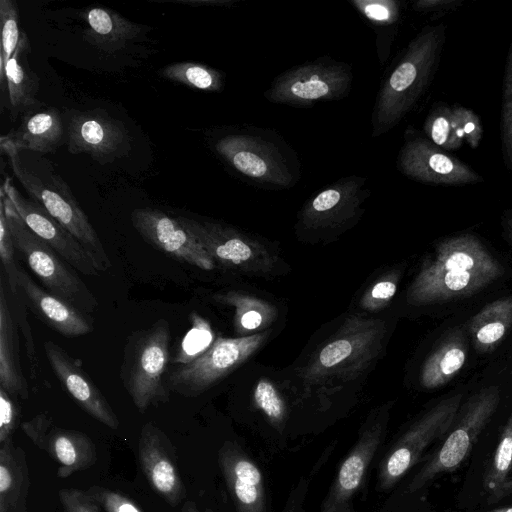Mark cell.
<instances>
[{
    "instance_id": "5b68a950",
    "label": "cell",
    "mask_w": 512,
    "mask_h": 512,
    "mask_svg": "<svg viewBox=\"0 0 512 512\" xmlns=\"http://www.w3.org/2000/svg\"><path fill=\"white\" fill-rule=\"evenodd\" d=\"M216 152L238 173L261 186L283 189L300 179V162L276 133L258 127L237 129L218 138Z\"/></svg>"
},
{
    "instance_id": "d590c367",
    "label": "cell",
    "mask_w": 512,
    "mask_h": 512,
    "mask_svg": "<svg viewBox=\"0 0 512 512\" xmlns=\"http://www.w3.org/2000/svg\"><path fill=\"white\" fill-rule=\"evenodd\" d=\"M160 73L168 80L199 90L215 92L220 91L223 87V75L220 71L201 63H172L165 66Z\"/></svg>"
},
{
    "instance_id": "4dcf8cb0",
    "label": "cell",
    "mask_w": 512,
    "mask_h": 512,
    "mask_svg": "<svg viewBox=\"0 0 512 512\" xmlns=\"http://www.w3.org/2000/svg\"><path fill=\"white\" fill-rule=\"evenodd\" d=\"M512 326V297L485 305L471 320L469 331L477 351L494 349Z\"/></svg>"
},
{
    "instance_id": "4316f807",
    "label": "cell",
    "mask_w": 512,
    "mask_h": 512,
    "mask_svg": "<svg viewBox=\"0 0 512 512\" xmlns=\"http://www.w3.org/2000/svg\"><path fill=\"white\" fill-rule=\"evenodd\" d=\"M29 486L25 452L9 438L0 444V512H27Z\"/></svg>"
},
{
    "instance_id": "cb8c5ba5",
    "label": "cell",
    "mask_w": 512,
    "mask_h": 512,
    "mask_svg": "<svg viewBox=\"0 0 512 512\" xmlns=\"http://www.w3.org/2000/svg\"><path fill=\"white\" fill-rule=\"evenodd\" d=\"M18 322L12 314L4 277L0 280V388L12 398L27 399L28 383L20 362Z\"/></svg>"
},
{
    "instance_id": "ffe728a7",
    "label": "cell",
    "mask_w": 512,
    "mask_h": 512,
    "mask_svg": "<svg viewBox=\"0 0 512 512\" xmlns=\"http://www.w3.org/2000/svg\"><path fill=\"white\" fill-rule=\"evenodd\" d=\"M43 349L55 376L76 404L94 419L117 429L119 420L114 410L79 361L51 340L43 343Z\"/></svg>"
},
{
    "instance_id": "c3c4849f",
    "label": "cell",
    "mask_w": 512,
    "mask_h": 512,
    "mask_svg": "<svg viewBox=\"0 0 512 512\" xmlns=\"http://www.w3.org/2000/svg\"><path fill=\"white\" fill-rule=\"evenodd\" d=\"M174 2L175 3L176 2L177 3H183V4L185 3V4H190V5H192V4H194V5H225V4H229L230 3V1H225V0L224 1H217V0L216 1L215 0L214 1H211V0H208V1H202V0L201 1L182 0V1H180V0H177V1H174Z\"/></svg>"
},
{
    "instance_id": "f6af8a7d",
    "label": "cell",
    "mask_w": 512,
    "mask_h": 512,
    "mask_svg": "<svg viewBox=\"0 0 512 512\" xmlns=\"http://www.w3.org/2000/svg\"><path fill=\"white\" fill-rule=\"evenodd\" d=\"M19 423V409L13 398L0 388V444L12 438Z\"/></svg>"
},
{
    "instance_id": "b9f144b4",
    "label": "cell",
    "mask_w": 512,
    "mask_h": 512,
    "mask_svg": "<svg viewBox=\"0 0 512 512\" xmlns=\"http://www.w3.org/2000/svg\"><path fill=\"white\" fill-rule=\"evenodd\" d=\"M451 123L455 135L471 148L479 146L483 135L480 118L469 108L461 105L451 106Z\"/></svg>"
},
{
    "instance_id": "8d00e7d4",
    "label": "cell",
    "mask_w": 512,
    "mask_h": 512,
    "mask_svg": "<svg viewBox=\"0 0 512 512\" xmlns=\"http://www.w3.org/2000/svg\"><path fill=\"white\" fill-rule=\"evenodd\" d=\"M1 52H0V88L7 89L6 68L18 45L19 13L17 3L13 0H0Z\"/></svg>"
},
{
    "instance_id": "8992f818",
    "label": "cell",
    "mask_w": 512,
    "mask_h": 512,
    "mask_svg": "<svg viewBox=\"0 0 512 512\" xmlns=\"http://www.w3.org/2000/svg\"><path fill=\"white\" fill-rule=\"evenodd\" d=\"M0 199L14 246L42 287L86 314L94 312L97 299L75 269L27 227L2 189Z\"/></svg>"
},
{
    "instance_id": "d4e9b609",
    "label": "cell",
    "mask_w": 512,
    "mask_h": 512,
    "mask_svg": "<svg viewBox=\"0 0 512 512\" xmlns=\"http://www.w3.org/2000/svg\"><path fill=\"white\" fill-rule=\"evenodd\" d=\"M85 27L83 35L88 43L106 53H114L140 36L144 27L131 22L117 12L93 7L81 13Z\"/></svg>"
},
{
    "instance_id": "ee69618b",
    "label": "cell",
    "mask_w": 512,
    "mask_h": 512,
    "mask_svg": "<svg viewBox=\"0 0 512 512\" xmlns=\"http://www.w3.org/2000/svg\"><path fill=\"white\" fill-rule=\"evenodd\" d=\"M59 499L64 512H100L97 502L84 490L63 488Z\"/></svg>"
},
{
    "instance_id": "816d5d0a",
    "label": "cell",
    "mask_w": 512,
    "mask_h": 512,
    "mask_svg": "<svg viewBox=\"0 0 512 512\" xmlns=\"http://www.w3.org/2000/svg\"><path fill=\"white\" fill-rule=\"evenodd\" d=\"M486 512H512V507H504V508H498Z\"/></svg>"
},
{
    "instance_id": "30bf717a",
    "label": "cell",
    "mask_w": 512,
    "mask_h": 512,
    "mask_svg": "<svg viewBox=\"0 0 512 512\" xmlns=\"http://www.w3.org/2000/svg\"><path fill=\"white\" fill-rule=\"evenodd\" d=\"M273 333L272 327L249 336L217 337L203 354L169 373L168 389L186 397L204 393L249 361Z\"/></svg>"
},
{
    "instance_id": "7bdbcfd3",
    "label": "cell",
    "mask_w": 512,
    "mask_h": 512,
    "mask_svg": "<svg viewBox=\"0 0 512 512\" xmlns=\"http://www.w3.org/2000/svg\"><path fill=\"white\" fill-rule=\"evenodd\" d=\"M86 491L105 512H143L131 499L119 492L99 486H92Z\"/></svg>"
},
{
    "instance_id": "e0dca14e",
    "label": "cell",
    "mask_w": 512,
    "mask_h": 512,
    "mask_svg": "<svg viewBox=\"0 0 512 512\" xmlns=\"http://www.w3.org/2000/svg\"><path fill=\"white\" fill-rule=\"evenodd\" d=\"M397 167L410 179L434 185L458 186L483 181L470 166L422 137L404 143L397 157Z\"/></svg>"
},
{
    "instance_id": "277c9868",
    "label": "cell",
    "mask_w": 512,
    "mask_h": 512,
    "mask_svg": "<svg viewBox=\"0 0 512 512\" xmlns=\"http://www.w3.org/2000/svg\"><path fill=\"white\" fill-rule=\"evenodd\" d=\"M0 147L10 162L11 169L27 193L58 221L92 255L101 271L112 266L99 236L91 225L70 188L56 174L49 163L23 160L20 151L6 137L0 138Z\"/></svg>"
},
{
    "instance_id": "681fc988",
    "label": "cell",
    "mask_w": 512,
    "mask_h": 512,
    "mask_svg": "<svg viewBox=\"0 0 512 512\" xmlns=\"http://www.w3.org/2000/svg\"><path fill=\"white\" fill-rule=\"evenodd\" d=\"M181 512H199V511L194 502L186 501L182 507Z\"/></svg>"
},
{
    "instance_id": "ba28073f",
    "label": "cell",
    "mask_w": 512,
    "mask_h": 512,
    "mask_svg": "<svg viewBox=\"0 0 512 512\" xmlns=\"http://www.w3.org/2000/svg\"><path fill=\"white\" fill-rule=\"evenodd\" d=\"M371 191L366 178L337 180L304 203L297 215L295 233L309 243H329L357 224Z\"/></svg>"
},
{
    "instance_id": "5bb4252c",
    "label": "cell",
    "mask_w": 512,
    "mask_h": 512,
    "mask_svg": "<svg viewBox=\"0 0 512 512\" xmlns=\"http://www.w3.org/2000/svg\"><path fill=\"white\" fill-rule=\"evenodd\" d=\"M391 405L383 404L370 413L356 443L342 461L319 512H352V500L385 436Z\"/></svg>"
},
{
    "instance_id": "e575fe53",
    "label": "cell",
    "mask_w": 512,
    "mask_h": 512,
    "mask_svg": "<svg viewBox=\"0 0 512 512\" xmlns=\"http://www.w3.org/2000/svg\"><path fill=\"white\" fill-rule=\"evenodd\" d=\"M351 4L375 28L378 56L383 65L389 55L384 33L387 32V28L394 30V26L400 18V2L395 0H353Z\"/></svg>"
},
{
    "instance_id": "9a60e30c",
    "label": "cell",
    "mask_w": 512,
    "mask_h": 512,
    "mask_svg": "<svg viewBox=\"0 0 512 512\" xmlns=\"http://www.w3.org/2000/svg\"><path fill=\"white\" fill-rule=\"evenodd\" d=\"M67 146L72 154L85 153L101 164L114 161L130 149V137L122 122L106 111L71 110Z\"/></svg>"
},
{
    "instance_id": "d6986e66",
    "label": "cell",
    "mask_w": 512,
    "mask_h": 512,
    "mask_svg": "<svg viewBox=\"0 0 512 512\" xmlns=\"http://www.w3.org/2000/svg\"><path fill=\"white\" fill-rule=\"evenodd\" d=\"M29 439L57 463V475L66 478L91 467L97 459L92 440L83 432L53 427L51 419L39 414L21 424Z\"/></svg>"
},
{
    "instance_id": "9c48e42d",
    "label": "cell",
    "mask_w": 512,
    "mask_h": 512,
    "mask_svg": "<svg viewBox=\"0 0 512 512\" xmlns=\"http://www.w3.org/2000/svg\"><path fill=\"white\" fill-rule=\"evenodd\" d=\"M177 218L216 264L250 277L285 273L287 265L274 245L219 222Z\"/></svg>"
},
{
    "instance_id": "52a82bcc",
    "label": "cell",
    "mask_w": 512,
    "mask_h": 512,
    "mask_svg": "<svg viewBox=\"0 0 512 512\" xmlns=\"http://www.w3.org/2000/svg\"><path fill=\"white\" fill-rule=\"evenodd\" d=\"M170 327L165 319L133 332L127 339L121 379L140 412L169 400L164 375L170 360Z\"/></svg>"
},
{
    "instance_id": "f35d334b",
    "label": "cell",
    "mask_w": 512,
    "mask_h": 512,
    "mask_svg": "<svg viewBox=\"0 0 512 512\" xmlns=\"http://www.w3.org/2000/svg\"><path fill=\"white\" fill-rule=\"evenodd\" d=\"M423 129L429 141L444 150H456L463 144L453 131L448 105L435 106L426 117Z\"/></svg>"
},
{
    "instance_id": "f907efd6",
    "label": "cell",
    "mask_w": 512,
    "mask_h": 512,
    "mask_svg": "<svg viewBox=\"0 0 512 512\" xmlns=\"http://www.w3.org/2000/svg\"><path fill=\"white\" fill-rule=\"evenodd\" d=\"M506 230L510 240L512 241V211L507 215L505 221Z\"/></svg>"
},
{
    "instance_id": "6da1fadb",
    "label": "cell",
    "mask_w": 512,
    "mask_h": 512,
    "mask_svg": "<svg viewBox=\"0 0 512 512\" xmlns=\"http://www.w3.org/2000/svg\"><path fill=\"white\" fill-rule=\"evenodd\" d=\"M391 321L351 311L335 319L312 339L301 355L281 372L297 402L321 407L357 391L384 355Z\"/></svg>"
},
{
    "instance_id": "8fae6325",
    "label": "cell",
    "mask_w": 512,
    "mask_h": 512,
    "mask_svg": "<svg viewBox=\"0 0 512 512\" xmlns=\"http://www.w3.org/2000/svg\"><path fill=\"white\" fill-rule=\"evenodd\" d=\"M351 66L328 57L295 66L277 76L264 97L275 104L310 107L339 100L351 89Z\"/></svg>"
},
{
    "instance_id": "3957f363",
    "label": "cell",
    "mask_w": 512,
    "mask_h": 512,
    "mask_svg": "<svg viewBox=\"0 0 512 512\" xmlns=\"http://www.w3.org/2000/svg\"><path fill=\"white\" fill-rule=\"evenodd\" d=\"M445 41L444 25L425 27L407 46L382 84L372 112V136L394 128L415 106L436 70Z\"/></svg>"
},
{
    "instance_id": "7a4b0ae2",
    "label": "cell",
    "mask_w": 512,
    "mask_h": 512,
    "mask_svg": "<svg viewBox=\"0 0 512 512\" xmlns=\"http://www.w3.org/2000/svg\"><path fill=\"white\" fill-rule=\"evenodd\" d=\"M501 264L472 234L440 242L406 290V302L424 306L477 293L499 278Z\"/></svg>"
},
{
    "instance_id": "2e32d148",
    "label": "cell",
    "mask_w": 512,
    "mask_h": 512,
    "mask_svg": "<svg viewBox=\"0 0 512 512\" xmlns=\"http://www.w3.org/2000/svg\"><path fill=\"white\" fill-rule=\"evenodd\" d=\"M27 227L85 276L101 272L92 255L36 201L24 198L9 177L1 188Z\"/></svg>"
},
{
    "instance_id": "83f0119b",
    "label": "cell",
    "mask_w": 512,
    "mask_h": 512,
    "mask_svg": "<svg viewBox=\"0 0 512 512\" xmlns=\"http://www.w3.org/2000/svg\"><path fill=\"white\" fill-rule=\"evenodd\" d=\"M63 123L60 113L50 108L35 114H27L16 131L6 137L19 151L52 153L63 138Z\"/></svg>"
},
{
    "instance_id": "ac0fdd59",
    "label": "cell",
    "mask_w": 512,
    "mask_h": 512,
    "mask_svg": "<svg viewBox=\"0 0 512 512\" xmlns=\"http://www.w3.org/2000/svg\"><path fill=\"white\" fill-rule=\"evenodd\" d=\"M131 222L145 241L165 254L202 270L216 267L213 258L178 218L158 209L138 208L131 213Z\"/></svg>"
},
{
    "instance_id": "d6a6232c",
    "label": "cell",
    "mask_w": 512,
    "mask_h": 512,
    "mask_svg": "<svg viewBox=\"0 0 512 512\" xmlns=\"http://www.w3.org/2000/svg\"><path fill=\"white\" fill-rule=\"evenodd\" d=\"M483 484L495 501L512 494V413L485 472Z\"/></svg>"
},
{
    "instance_id": "4fadbf2b",
    "label": "cell",
    "mask_w": 512,
    "mask_h": 512,
    "mask_svg": "<svg viewBox=\"0 0 512 512\" xmlns=\"http://www.w3.org/2000/svg\"><path fill=\"white\" fill-rule=\"evenodd\" d=\"M462 394L446 398L418 418L393 444L380 463L378 488H392L421 458L424 451L453 425Z\"/></svg>"
},
{
    "instance_id": "f1b7e54d",
    "label": "cell",
    "mask_w": 512,
    "mask_h": 512,
    "mask_svg": "<svg viewBox=\"0 0 512 512\" xmlns=\"http://www.w3.org/2000/svg\"><path fill=\"white\" fill-rule=\"evenodd\" d=\"M217 303L234 308V329L236 337L263 332L272 328L278 313L274 305L257 296L242 291H227L213 296Z\"/></svg>"
},
{
    "instance_id": "ab89813d",
    "label": "cell",
    "mask_w": 512,
    "mask_h": 512,
    "mask_svg": "<svg viewBox=\"0 0 512 512\" xmlns=\"http://www.w3.org/2000/svg\"><path fill=\"white\" fill-rule=\"evenodd\" d=\"M501 143L504 164L512 171V42L507 54L503 79Z\"/></svg>"
},
{
    "instance_id": "60d3db41",
    "label": "cell",
    "mask_w": 512,
    "mask_h": 512,
    "mask_svg": "<svg viewBox=\"0 0 512 512\" xmlns=\"http://www.w3.org/2000/svg\"><path fill=\"white\" fill-rule=\"evenodd\" d=\"M15 251L16 248L8 227L4 204L0 199V257L11 296L21 292L18 283L19 266H17L15 261Z\"/></svg>"
},
{
    "instance_id": "1f68e13d",
    "label": "cell",
    "mask_w": 512,
    "mask_h": 512,
    "mask_svg": "<svg viewBox=\"0 0 512 512\" xmlns=\"http://www.w3.org/2000/svg\"><path fill=\"white\" fill-rule=\"evenodd\" d=\"M288 389L282 375L278 377L261 372L256 374L252 380L250 393L252 407L259 411L276 430L281 432L284 429L288 418Z\"/></svg>"
},
{
    "instance_id": "44dd1931",
    "label": "cell",
    "mask_w": 512,
    "mask_h": 512,
    "mask_svg": "<svg viewBox=\"0 0 512 512\" xmlns=\"http://www.w3.org/2000/svg\"><path fill=\"white\" fill-rule=\"evenodd\" d=\"M138 452L150 486L169 505L180 504L186 496V489L177 469L173 446L163 431L151 422L142 427Z\"/></svg>"
},
{
    "instance_id": "484cf974",
    "label": "cell",
    "mask_w": 512,
    "mask_h": 512,
    "mask_svg": "<svg viewBox=\"0 0 512 512\" xmlns=\"http://www.w3.org/2000/svg\"><path fill=\"white\" fill-rule=\"evenodd\" d=\"M31 53L29 39L21 31L16 50L6 68L7 93L10 117L13 121L23 112H27L39 104L36 95L40 80L31 69L28 56Z\"/></svg>"
},
{
    "instance_id": "7dc6e473",
    "label": "cell",
    "mask_w": 512,
    "mask_h": 512,
    "mask_svg": "<svg viewBox=\"0 0 512 512\" xmlns=\"http://www.w3.org/2000/svg\"><path fill=\"white\" fill-rule=\"evenodd\" d=\"M460 4L459 0H420L413 4V8L420 12H436L453 9Z\"/></svg>"
},
{
    "instance_id": "bcb514c9",
    "label": "cell",
    "mask_w": 512,
    "mask_h": 512,
    "mask_svg": "<svg viewBox=\"0 0 512 512\" xmlns=\"http://www.w3.org/2000/svg\"><path fill=\"white\" fill-rule=\"evenodd\" d=\"M309 489V479L302 477L291 489L282 512H304V502Z\"/></svg>"
},
{
    "instance_id": "7c38bea8",
    "label": "cell",
    "mask_w": 512,
    "mask_h": 512,
    "mask_svg": "<svg viewBox=\"0 0 512 512\" xmlns=\"http://www.w3.org/2000/svg\"><path fill=\"white\" fill-rule=\"evenodd\" d=\"M499 402L500 391L497 386L485 388L471 397L445 441L412 478L407 492L418 491L437 476L456 470L470 454Z\"/></svg>"
},
{
    "instance_id": "7402d4cb",
    "label": "cell",
    "mask_w": 512,
    "mask_h": 512,
    "mask_svg": "<svg viewBox=\"0 0 512 512\" xmlns=\"http://www.w3.org/2000/svg\"><path fill=\"white\" fill-rule=\"evenodd\" d=\"M218 464L236 512H267L262 472L237 443H223Z\"/></svg>"
},
{
    "instance_id": "f5cc1de1",
    "label": "cell",
    "mask_w": 512,
    "mask_h": 512,
    "mask_svg": "<svg viewBox=\"0 0 512 512\" xmlns=\"http://www.w3.org/2000/svg\"><path fill=\"white\" fill-rule=\"evenodd\" d=\"M205 512H213L211 509H206Z\"/></svg>"
},
{
    "instance_id": "f546056e",
    "label": "cell",
    "mask_w": 512,
    "mask_h": 512,
    "mask_svg": "<svg viewBox=\"0 0 512 512\" xmlns=\"http://www.w3.org/2000/svg\"><path fill=\"white\" fill-rule=\"evenodd\" d=\"M467 357V346L461 334H453L443 341L424 361L419 375L420 385L435 389L451 381L462 369Z\"/></svg>"
},
{
    "instance_id": "836d02e7",
    "label": "cell",
    "mask_w": 512,
    "mask_h": 512,
    "mask_svg": "<svg viewBox=\"0 0 512 512\" xmlns=\"http://www.w3.org/2000/svg\"><path fill=\"white\" fill-rule=\"evenodd\" d=\"M401 268H389L374 276L359 294L353 311L375 316L386 308L396 295Z\"/></svg>"
},
{
    "instance_id": "74e56055",
    "label": "cell",
    "mask_w": 512,
    "mask_h": 512,
    "mask_svg": "<svg viewBox=\"0 0 512 512\" xmlns=\"http://www.w3.org/2000/svg\"><path fill=\"white\" fill-rule=\"evenodd\" d=\"M192 327L183 338L179 350L172 361L186 364L203 354L215 341L210 324L196 313L190 315Z\"/></svg>"
},
{
    "instance_id": "603a6c76",
    "label": "cell",
    "mask_w": 512,
    "mask_h": 512,
    "mask_svg": "<svg viewBox=\"0 0 512 512\" xmlns=\"http://www.w3.org/2000/svg\"><path fill=\"white\" fill-rule=\"evenodd\" d=\"M18 283L25 304L59 334L77 337L92 331V321L86 313L37 284L21 267L18 270Z\"/></svg>"
}]
</instances>
